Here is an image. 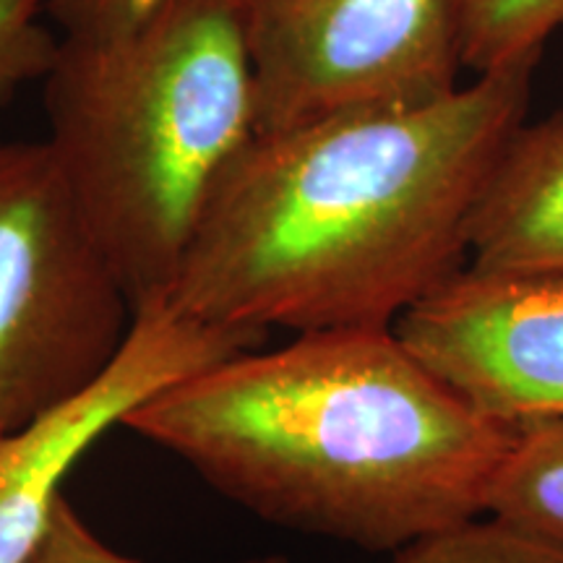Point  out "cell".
Returning <instances> with one entry per match:
<instances>
[{
    "label": "cell",
    "mask_w": 563,
    "mask_h": 563,
    "mask_svg": "<svg viewBox=\"0 0 563 563\" xmlns=\"http://www.w3.org/2000/svg\"><path fill=\"white\" fill-rule=\"evenodd\" d=\"M55 165L131 311L167 302L217 180L258 131L243 0H157L63 37L42 76Z\"/></svg>",
    "instance_id": "cell-3"
},
{
    "label": "cell",
    "mask_w": 563,
    "mask_h": 563,
    "mask_svg": "<svg viewBox=\"0 0 563 563\" xmlns=\"http://www.w3.org/2000/svg\"><path fill=\"white\" fill-rule=\"evenodd\" d=\"M42 16L47 0H0V110L51 68L58 40Z\"/></svg>",
    "instance_id": "cell-12"
},
{
    "label": "cell",
    "mask_w": 563,
    "mask_h": 563,
    "mask_svg": "<svg viewBox=\"0 0 563 563\" xmlns=\"http://www.w3.org/2000/svg\"><path fill=\"white\" fill-rule=\"evenodd\" d=\"M462 66L475 76L532 66L563 26V0H456Z\"/></svg>",
    "instance_id": "cell-10"
},
{
    "label": "cell",
    "mask_w": 563,
    "mask_h": 563,
    "mask_svg": "<svg viewBox=\"0 0 563 563\" xmlns=\"http://www.w3.org/2000/svg\"><path fill=\"white\" fill-rule=\"evenodd\" d=\"M258 131L452 95L456 0H243Z\"/></svg>",
    "instance_id": "cell-5"
},
{
    "label": "cell",
    "mask_w": 563,
    "mask_h": 563,
    "mask_svg": "<svg viewBox=\"0 0 563 563\" xmlns=\"http://www.w3.org/2000/svg\"><path fill=\"white\" fill-rule=\"evenodd\" d=\"M133 311L45 141H0V435L108 368Z\"/></svg>",
    "instance_id": "cell-4"
},
{
    "label": "cell",
    "mask_w": 563,
    "mask_h": 563,
    "mask_svg": "<svg viewBox=\"0 0 563 563\" xmlns=\"http://www.w3.org/2000/svg\"><path fill=\"white\" fill-rule=\"evenodd\" d=\"M467 266L563 274V110L525 121L477 196Z\"/></svg>",
    "instance_id": "cell-8"
},
{
    "label": "cell",
    "mask_w": 563,
    "mask_h": 563,
    "mask_svg": "<svg viewBox=\"0 0 563 563\" xmlns=\"http://www.w3.org/2000/svg\"><path fill=\"white\" fill-rule=\"evenodd\" d=\"M391 563H563V545L483 514L397 548Z\"/></svg>",
    "instance_id": "cell-11"
},
{
    "label": "cell",
    "mask_w": 563,
    "mask_h": 563,
    "mask_svg": "<svg viewBox=\"0 0 563 563\" xmlns=\"http://www.w3.org/2000/svg\"><path fill=\"white\" fill-rule=\"evenodd\" d=\"M157 0H47L63 37H102L136 24Z\"/></svg>",
    "instance_id": "cell-14"
},
{
    "label": "cell",
    "mask_w": 563,
    "mask_h": 563,
    "mask_svg": "<svg viewBox=\"0 0 563 563\" xmlns=\"http://www.w3.org/2000/svg\"><path fill=\"white\" fill-rule=\"evenodd\" d=\"M266 334L217 327L154 302L133 313L121 350L66 402L0 435V563H26L51 525L63 481L87 449L165 386L241 352Z\"/></svg>",
    "instance_id": "cell-6"
},
{
    "label": "cell",
    "mask_w": 563,
    "mask_h": 563,
    "mask_svg": "<svg viewBox=\"0 0 563 563\" xmlns=\"http://www.w3.org/2000/svg\"><path fill=\"white\" fill-rule=\"evenodd\" d=\"M123 426L269 525L368 551L483 517L514 435L394 329L241 352L152 394Z\"/></svg>",
    "instance_id": "cell-2"
},
{
    "label": "cell",
    "mask_w": 563,
    "mask_h": 563,
    "mask_svg": "<svg viewBox=\"0 0 563 563\" xmlns=\"http://www.w3.org/2000/svg\"><path fill=\"white\" fill-rule=\"evenodd\" d=\"M394 334L485 418H563V274L464 266Z\"/></svg>",
    "instance_id": "cell-7"
},
{
    "label": "cell",
    "mask_w": 563,
    "mask_h": 563,
    "mask_svg": "<svg viewBox=\"0 0 563 563\" xmlns=\"http://www.w3.org/2000/svg\"><path fill=\"white\" fill-rule=\"evenodd\" d=\"M485 514L563 545V418L514 426L490 481Z\"/></svg>",
    "instance_id": "cell-9"
},
{
    "label": "cell",
    "mask_w": 563,
    "mask_h": 563,
    "mask_svg": "<svg viewBox=\"0 0 563 563\" xmlns=\"http://www.w3.org/2000/svg\"><path fill=\"white\" fill-rule=\"evenodd\" d=\"M26 563H141L110 548L74 509L66 493L55 504L51 525ZM241 563H290L287 555H256Z\"/></svg>",
    "instance_id": "cell-13"
},
{
    "label": "cell",
    "mask_w": 563,
    "mask_h": 563,
    "mask_svg": "<svg viewBox=\"0 0 563 563\" xmlns=\"http://www.w3.org/2000/svg\"><path fill=\"white\" fill-rule=\"evenodd\" d=\"M532 74L256 131L217 180L167 302L264 334L394 329L467 266L470 217L527 121Z\"/></svg>",
    "instance_id": "cell-1"
}]
</instances>
